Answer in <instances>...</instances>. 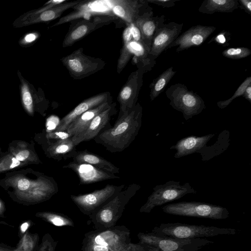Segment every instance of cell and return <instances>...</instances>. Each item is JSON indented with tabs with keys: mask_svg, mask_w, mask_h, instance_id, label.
Segmentation results:
<instances>
[{
	"mask_svg": "<svg viewBox=\"0 0 251 251\" xmlns=\"http://www.w3.org/2000/svg\"><path fill=\"white\" fill-rule=\"evenodd\" d=\"M143 108L137 102L135 107L117 119L114 126L103 130L94 139L111 152H122L135 140L142 125Z\"/></svg>",
	"mask_w": 251,
	"mask_h": 251,
	"instance_id": "1",
	"label": "cell"
},
{
	"mask_svg": "<svg viewBox=\"0 0 251 251\" xmlns=\"http://www.w3.org/2000/svg\"><path fill=\"white\" fill-rule=\"evenodd\" d=\"M130 231L125 226L95 229L86 232L81 251H120L131 243Z\"/></svg>",
	"mask_w": 251,
	"mask_h": 251,
	"instance_id": "2",
	"label": "cell"
},
{
	"mask_svg": "<svg viewBox=\"0 0 251 251\" xmlns=\"http://www.w3.org/2000/svg\"><path fill=\"white\" fill-rule=\"evenodd\" d=\"M140 188L141 186L135 183L128 185L97 212L89 216L95 229H105L116 226L126 205Z\"/></svg>",
	"mask_w": 251,
	"mask_h": 251,
	"instance_id": "3",
	"label": "cell"
},
{
	"mask_svg": "<svg viewBox=\"0 0 251 251\" xmlns=\"http://www.w3.org/2000/svg\"><path fill=\"white\" fill-rule=\"evenodd\" d=\"M239 230L232 228L219 227L203 225L171 223L161 224L154 227L151 232L161 236L180 239H194L222 235H234Z\"/></svg>",
	"mask_w": 251,
	"mask_h": 251,
	"instance_id": "4",
	"label": "cell"
},
{
	"mask_svg": "<svg viewBox=\"0 0 251 251\" xmlns=\"http://www.w3.org/2000/svg\"><path fill=\"white\" fill-rule=\"evenodd\" d=\"M139 244L153 248L157 251H198L214 243L203 238L180 239L164 236L152 232H139L137 234Z\"/></svg>",
	"mask_w": 251,
	"mask_h": 251,
	"instance_id": "5",
	"label": "cell"
},
{
	"mask_svg": "<svg viewBox=\"0 0 251 251\" xmlns=\"http://www.w3.org/2000/svg\"><path fill=\"white\" fill-rule=\"evenodd\" d=\"M161 209L164 213L174 216L212 220H223L229 217L226 207L202 202L180 201L165 205Z\"/></svg>",
	"mask_w": 251,
	"mask_h": 251,
	"instance_id": "6",
	"label": "cell"
},
{
	"mask_svg": "<svg viewBox=\"0 0 251 251\" xmlns=\"http://www.w3.org/2000/svg\"><path fill=\"white\" fill-rule=\"evenodd\" d=\"M170 105L181 112L185 120L200 114L206 108L205 102L197 94L182 83L171 85L165 91Z\"/></svg>",
	"mask_w": 251,
	"mask_h": 251,
	"instance_id": "7",
	"label": "cell"
},
{
	"mask_svg": "<svg viewBox=\"0 0 251 251\" xmlns=\"http://www.w3.org/2000/svg\"><path fill=\"white\" fill-rule=\"evenodd\" d=\"M197 193L189 182L181 185L179 181L170 180L156 185L146 203L140 209L141 213H150L155 207L181 199L187 194Z\"/></svg>",
	"mask_w": 251,
	"mask_h": 251,
	"instance_id": "8",
	"label": "cell"
},
{
	"mask_svg": "<svg viewBox=\"0 0 251 251\" xmlns=\"http://www.w3.org/2000/svg\"><path fill=\"white\" fill-rule=\"evenodd\" d=\"M83 49L79 48L69 55L62 57L60 61L74 79L87 77L103 69L104 60L83 53Z\"/></svg>",
	"mask_w": 251,
	"mask_h": 251,
	"instance_id": "9",
	"label": "cell"
},
{
	"mask_svg": "<svg viewBox=\"0 0 251 251\" xmlns=\"http://www.w3.org/2000/svg\"><path fill=\"white\" fill-rule=\"evenodd\" d=\"M124 187V184H107L104 188L91 193L72 195L71 199L83 214L89 216L106 204Z\"/></svg>",
	"mask_w": 251,
	"mask_h": 251,
	"instance_id": "10",
	"label": "cell"
},
{
	"mask_svg": "<svg viewBox=\"0 0 251 251\" xmlns=\"http://www.w3.org/2000/svg\"><path fill=\"white\" fill-rule=\"evenodd\" d=\"M165 17L158 18V24L153 35L149 57L151 60L158 57L180 35L183 24L171 22L165 23Z\"/></svg>",
	"mask_w": 251,
	"mask_h": 251,
	"instance_id": "11",
	"label": "cell"
},
{
	"mask_svg": "<svg viewBox=\"0 0 251 251\" xmlns=\"http://www.w3.org/2000/svg\"><path fill=\"white\" fill-rule=\"evenodd\" d=\"M144 70L141 68L132 72L117 97L119 112L117 119L132 110L137 103L139 92L143 85Z\"/></svg>",
	"mask_w": 251,
	"mask_h": 251,
	"instance_id": "12",
	"label": "cell"
},
{
	"mask_svg": "<svg viewBox=\"0 0 251 251\" xmlns=\"http://www.w3.org/2000/svg\"><path fill=\"white\" fill-rule=\"evenodd\" d=\"M113 20L111 15L97 16L93 20L82 19L71 23L69 30L66 34L62 47H71L75 42L81 40L90 33L109 24Z\"/></svg>",
	"mask_w": 251,
	"mask_h": 251,
	"instance_id": "13",
	"label": "cell"
},
{
	"mask_svg": "<svg viewBox=\"0 0 251 251\" xmlns=\"http://www.w3.org/2000/svg\"><path fill=\"white\" fill-rule=\"evenodd\" d=\"M20 83L19 90L22 105L26 112L33 116L36 110L44 111L48 106L43 89L34 86L26 80L19 70L17 71Z\"/></svg>",
	"mask_w": 251,
	"mask_h": 251,
	"instance_id": "14",
	"label": "cell"
},
{
	"mask_svg": "<svg viewBox=\"0 0 251 251\" xmlns=\"http://www.w3.org/2000/svg\"><path fill=\"white\" fill-rule=\"evenodd\" d=\"M117 112L116 103L113 102L108 108L96 116L79 134L71 137L74 144L77 146L82 142L94 139L100 132L112 127L110 121Z\"/></svg>",
	"mask_w": 251,
	"mask_h": 251,
	"instance_id": "15",
	"label": "cell"
},
{
	"mask_svg": "<svg viewBox=\"0 0 251 251\" xmlns=\"http://www.w3.org/2000/svg\"><path fill=\"white\" fill-rule=\"evenodd\" d=\"M80 2V0L66 1L47 10L35 14L26 12L15 19L12 25L15 28H21L55 20L61 16L65 11L73 8Z\"/></svg>",
	"mask_w": 251,
	"mask_h": 251,
	"instance_id": "16",
	"label": "cell"
},
{
	"mask_svg": "<svg viewBox=\"0 0 251 251\" xmlns=\"http://www.w3.org/2000/svg\"><path fill=\"white\" fill-rule=\"evenodd\" d=\"M216 27L198 25L186 30L173 42L168 49L177 47L176 51L179 52L202 44L214 32Z\"/></svg>",
	"mask_w": 251,
	"mask_h": 251,
	"instance_id": "17",
	"label": "cell"
},
{
	"mask_svg": "<svg viewBox=\"0 0 251 251\" xmlns=\"http://www.w3.org/2000/svg\"><path fill=\"white\" fill-rule=\"evenodd\" d=\"M214 135V134H209L201 136H188L179 140L175 145L171 146L170 149H175L176 151L174 155L176 158L194 153H200L201 158H203L209 150V147H207L206 144Z\"/></svg>",
	"mask_w": 251,
	"mask_h": 251,
	"instance_id": "18",
	"label": "cell"
},
{
	"mask_svg": "<svg viewBox=\"0 0 251 251\" xmlns=\"http://www.w3.org/2000/svg\"><path fill=\"white\" fill-rule=\"evenodd\" d=\"M109 100H113V99L109 92L99 93L87 98L64 116L54 130L66 131L69 125L82 114Z\"/></svg>",
	"mask_w": 251,
	"mask_h": 251,
	"instance_id": "19",
	"label": "cell"
},
{
	"mask_svg": "<svg viewBox=\"0 0 251 251\" xmlns=\"http://www.w3.org/2000/svg\"><path fill=\"white\" fill-rule=\"evenodd\" d=\"M63 168L70 169L75 172L78 177L80 185L89 184L120 178L115 174L104 171L90 164L73 161L63 166Z\"/></svg>",
	"mask_w": 251,
	"mask_h": 251,
	"instance_id": "20",
	"label": "cell"
},
{
	"mask_svg": "<svg viewBox=\"0 0 251 251\" xmlns=\"http://www.w3.org/2000/svg\"><path fill=\"white\" fill-rule=\"evenodd\" d=\"M146 3L133 24L140 31L142 41L148 51L150 52L152 38L156 28L159 16H153L152 9Z\"/></svg>",
	"mask_w": 251,
	"mask_h": 251,
	"instance_id": "21",
	"label": "cell"
},
{
	"mask_svg": "<svg viewBox=\"0 0 251 251\" xmlns=\"http://www.w3.org/2000/svg\"><path fill=\"white\" fill-rule=\"evenodd\" d=\"M146 0H114L111 12L115 16L124 20L127 25L133 24L139 14Z\"/></svg>",
	"mask_w": 251,
	"mask_h": 251,
	"instance_id": "22",
	"label": "cell"
},
{
	"mask_svg": "<svg viewBox=\"0 0 251 251\" xmlns=\"http://www.w3.org/2000/svg\"><path fill=\"white\" fill-rule=\"evenodd\" d=\"M46 152L49 157L60 161L73 158L77 152L71 137L56 141H47Z\"/></svg>",
	"mask_w": 251,
	"mask_h": 251,
	"instance_id": "23",
	"label": "cell"
},
{
	"mask_svg": "<svg viewBox=\"0 0 251 251\" xmlns=\"http://www.w3.org/2000/svg\"><path fill=\"white\" fill-rule=\"evenodd\" d=\"M72 159L74 162L90 164L99 169L115 175L120 172V169L112 163L86 150L77 151Z\"/></svg>",
	"mask_w": 251,
	"mask_h": 251,
	"instance_id": "24",
	"label": "cell"
},
{
	"mask_svg": "<svg viewBox=\"0 0 251 251\" xmlns=\"http://www.w3.org/2000/svg\"><path fill=\"white\" fill-rule=\"evenodd\" d=\"M113 102V100L106 101L86 111L74 120L69 125L66 131L71 137L77 135L96 116L108 108Z\"/></svg>",
	"mask_w": 251,
	"mask_h": 251,
	"instance_id": "25",
	"label": "cell"
},
{
	"mask_svg": "<svg viewBox=\"0 0 251 251\" xmlns=\"http://www.w3.org/2000/svg\"><path fill=\"white\" fill-rule=\"evenodd\" d=\"M239 6L238 0H204L198 10L206 14H212L215 12L230 13Z\"/></svg>",
	"mask_w": 251,
	"mask_h": 251,
	"instance_id": "26",
	"label": "cell"
},
{
	"mask_svg": "<svg viewBox=\"0 0 251 251\" xmlns=\"http://www.w3.org/2000/svg\"><path fill=\"white\" fill-rule=\"evenodd\" d=\"M176 73V71L174 70V68L171 66L165 70L152 81L149 86L151 101L153 100L164 91Z\"/></svg>",
	"mask_w": 251,
	"mask_h": 251,
	"instance_id": "27",
	"label": "cell"
},
{
	"mask_svg": "<svg viewBox=\"0 0 251 251\" xmlns=\"http://www.w3.org/2000/svg\"><path fill=\"white\" fill-rule=\"evenodd\" d=\"M10 153L20 162L27 163H39V159L37 154L23 142L13 143L9 147Z\"/></svg>",
	"mask_w": 251,
	"mask_h": 251,
	"instance_id": "28",
	"label": "cell"
},
{
	"mask_svg": "<svg viewBox=\"0 0 251 251\" xmlns=\"http://www.w3.org/2000/svg\"><path fill=\"white\" fill-rule=\"evenodd\" d=\"M228 141L229 132L227 130H224L219 134L216 143L213 146H209L206 160H210L224 152L229 145Z\"/></svg>",
	"mask_w": 251,
	"mask_h": 251,
	"instance_id": "29",
	"label": "cell"
},
{
	"mask_svg": "<svg viewBox=\"0 0 251 251\" xmlns=\"http://www.w3.org/2000/svg\"><path fill=\"white\" fill-rule=\"evenodd\" d=\"M39 216L51 224L57 226H74V223L72 219L61 213L54 212H42Z\"/></svg>",
	"mask_w": 251,
	"mask_h": 251,
	"instance_id": "30",
	"label": "cell"
},
{
	"mask_svg": "<svg viewBox=\"0 0 251 251\" xmlns=\"http://www.w3.org/2000/svg\"><path fill=\"white\" fill-rule=\"evenodd\" d=\"M250 84H251V76H248L240 85L231 98L226 100L218 101L217 102L218 107L220 109L225 108L233 100L237 97L242 96L245 89Z\"/></svg>",
	"mask_w": 251,
	"mask_h": 251,
	"instance_id": "31",
	"label": "cell"
},
{
	"mask_svg": "<svg viewBox=\"0 0 251 251\" xmlns=\"http://www.w3.org/2000/svg\"><path fill=\"white\" fill-rule=\"evenodd\" d=\"M251 54V50L247 47L228 48L222 51L223 56L232 59L244 58Z\"/></svg>",
	"mask_w": 251,
	"mask_h": 251,
	"instance_id": "32",
	"label": "cell"
},
{
	"mask_svg": "<svg viewBox=\"0 0 251 251\" xmlns=\"http://www.w3.org/2000/svg\"><path fill=\"white\" fill-rule=\"evenodd\" d=\"M25 164L18 160L10 153L6 154L0 159V173L23 166Z\"/></svg>",
	"mask_w": 251,
	"mask_h": 251,
	"instance_id": "33",
	"label": "cell"
},
{
	"mask_svg": "<svg viewBox=\"0 0 251 251\" xmlns=\"http://www.w3.org/2000/svg\"><path fill=\"white\" fill-rule=\"evenodd\" d=\"M36 182V181L32 182L28 178L20 176L13 178L12 182L10 183L16 190L23 193L27 192L33 187Z\"/></svg>",
	"mask_w": 251,
	"mask_h": 251,
	"instance_id": "34",
	"label": "cell"
},
{
	"mask_svg": "<svg viewBox=\"0 0 251 251\" xmlns=\"http://www.w3.org/2000/svg\"><path fill=\"white\" fill-rule=\"evenodd\" d=\"M40 37V33L37 31H31L24 35L19 40V44L23 48H28L33 45Z\"/></svg>",
	"mask_w": 251,
	"mask_h": 251,
	"instance_id": "35",
	"label": "cell"
},
{
	"mask_svg": "<svg viewBox=\"0 0 251 251\" xmlns=\"http://www.w3.org/2000/svg\"><path fill=\"white\" fill-rule=\"evenodd\" d=\"M45 136L48 141L64 140L71 137L66 131H60L55 130L46 132Z\"/></svg>",
	"mask_w": 251,
	"mask_h": 251,
	"instance_id": "36",
	"label": "cell"
},
{
	"mask_svg": "<svg viewBox=\"0 0 251 251\" xmlns=\"http://www.w3.org/2000/svg\"><path fill=\"white\" fill-rule=\"evenodd\" d=\"M66 0H51L45 3L44 5L38 9H34L29 11L28 13L30 14H35L40 12L47 10L50 8H51L55 6L66 2Z\"/></svg>",
	"mask_w": 251,
	"mask_h": 251,
	"instance_id": "37",
	"label": "cell"
},
{
	"mask_svg": "<svg viewBox=\"0 0 251 251\" xmlns=\"http://www.w3.org/2000/svg\"><path fill=\"white\" fill-rule=\"evenodd\" d=\"M230 34L228 32L222 31L221 33L217 34V36L214 37L209 43L214 42L224 46H228L229 45L228 41L230 39Z\"/></svg>",
	"mask_w": 251,
	"mask_h": 251,
	"instance_id": "38",
	"label": "cell"
},
{
	"mask_svg": "<svg viewBox=\"0 0 251 251\" xmlns=\"http://www.w3.org/2000/svg\"><path fill=\"white\" fill-rule=\"evenodd\" d=\"M120 251H157L156 250L141 245L139 243L134 244L131 242L127 245L125 248Z\"/></svg>",
	"mask_w": 251,
	"mask_h": 251,
	"instance_id": "39",
	"label": "cell"
},
{
	"mask_svg": "<svg viewBox=\"0 0 251 251\" xmlns=\"http://www.w3.org/2000/svg\"><path fill=\"white\" fill-rule=\"evenodd\" d=\"M178 0H146L149 3H151L163 8H170L176 5V2Z\"/></svg>",
	"mask_w": 251,
	"mask_h": 251,
	"instance_id": "40",
	"label": "cell"
},
{
	"mask_svg": "<svg viewBox=\"0 0 251 251\" xmlns=\"http://www.w3.org/2000/svg\"><path fill=\"white\" fill-rule=\"evenodd\" d=\"M59 119L57 117L52 115L49 117L46 122V132H50L54 130L59 123H57Z\"/></svg>",
	"mask_w": 251,
	"mask_h": 251,
	"instance_id": "41",
	"label": "cell"
},
{
	"mask_svg": "<svg viewBox=\"0 0 251 251\" xmlns=\"http://www.w3.org/2000/svg\"><path fill=\"white\" fill-rule=\"evenodd\" d=\"M239 6L243 9L246 12L251 15V0H238Z\"/></svg>",
	"mask_w": 251,
	"mask_h": 251,
	"instance_id": "42",
	"label": "cell"
},
{
	"mask_svg": "<svg viewBox=\"0 0 251 251\" xmlns=\"http://www.w3.org/2000/svg\"><path fill=\"white\" fill-rule=\"evenodd\" d=\"M242 96L250 102H251V84L246 88Z\"/></svg>",
	"mask_w": 251,
	"mask_h": 251,
	"instance_id": "43",
	"label": "cell"
},
{
	"mask_svg": "<svg viewBox=\"0 0 251 251\" xmlns=\"http://www.w3.org/2000/svg\"><path fill=\"white\" fill-rule=\"evenodd\" d=\"M27 226H28V224L27 223H25V224H23L21 226V229H22V231H25L26 229Z\"/></svg>",
	"mask_w": 251,
	"mask_h": 251,
	"instance_id": "44",
	"label": "cell"
},
{
	"mask_svg": "<svg viewBox=\"0 0 251 251\" xmlns=\"http://www.w3.org/2000/svg\"><path fill=\"white\" fill-rule=\"evenodd\" d=\"M3 209V204L2 201L0 200V212Z\"/></svg>",
	"mask_w": 251,
	"mask_h": 251,
	"instance_id": "45",
	"label": "cell"
}]
</instances>
